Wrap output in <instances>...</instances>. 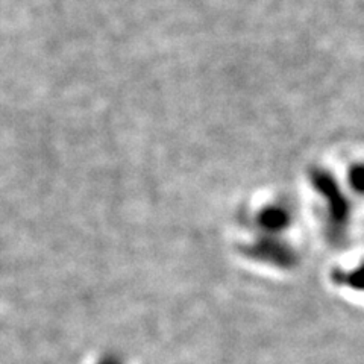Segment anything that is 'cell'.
<instances>
[{
  "label": "cell",
  "instance_id": "obj_4",
  "mask_svg": "<svg viewBox=\"0 0 364 364\" xmlns=\"http://www.w3.org/2000/svg\"><path fill=\"white\" fill-rule=\"evenodd\" d=\"M336 279L341 284H346V286L352 289L364 290V264L350 272H338Z\"/></svg>",
  "mask_w": 364,
  "mask_h": 364
},
{
  "label": "cell",
  "instance_id": "obj_2",
  "mask_svg": "<svg viewBox=\"0 0 364 364\" xmlns=\"http://www.w3.org/2000/svg\"><path fill=\"white\" fill-rule=\"evenodd\" d=\"M245 254L261 263L287 269L296 263V252L290 245L277 235L263 234L250 245L245 246Z\"/></svg>",
  "mask_w": 364,
  "mask_h": 364
},
{
  "label": "cell",
  "instance_id": "obj_6",
  "mask_svg": "<svg viewBox=\"0 0 364 364\" xmlns=\"http://www.w3.org/2000/svg\"><path fill=\"white\" fill-rule=\"evenodd\" d=\"M99 364H123L117 357H105L104 360H100Z\"/></svg>",
  "mask_w": 364,
  "mask_h": 364
},
{
  "label": "cell",
  "instance_id": "obj_1",
  "mask_svg": "<svg viewBox=\"0 0 364 364\" xmlns=\"http://www.w3.org/2000/svg\"><path fill=\"white\" fill-rule=\"evenodd\" d=\"M314 188L318 190L326 202V220L329 232L336 238L345 234L346 225L349 222V203L343 191L337 186L336 179L323 172V170H314L311 175Z\"/></svg>",
  "mask_w": 364,
  "mask_h": 364
},
{
  "label": "cell",
  "instance_id": "obj_3",
  "mask_svg": "<svg viewBox=\"0 0 364 364\" xmlns=\"http://www.w3.org/2000/svg\"><path fill=\"white\" fill-rule=\"evenodd\" d=\"M255 223L261 232L267 235H275L278 232H282L291 223V213L284 205H267V207H264L257 214Z\"/></svg>",
  "mask_w": 364,
  "mask_h": 364
},
{
  "label": "cell",
  "instance_id": "obj_5",
  "mask_svg": "<svg viewBox=\"0 0 364 364\" xmlns=\"http://www.w3.org/2000/svg\"><path fill=\"white\" fill-rule=\"evenodd\" d=\"M349 182L352 188L360 193V195H364V164H358L350 168Z\"/></svg>",
  "mask_w": 364,
  "mask_h": 364
}]
</instances>
